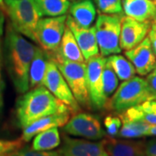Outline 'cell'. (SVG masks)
I'll list each match as a JSON object with an SVG mask.
<instances>
[{"label": "cell", "instance_id": "obj_43", "mask_svg": "<svg viewBox=\"0 0 156 156\" xmlns=\"http://www.w3.org/2000/svg\"><path fill=\"white\" fill-rule=\"evenodd\" d=\"M5 156H9V155H5Z\"/></svg>", "mask_w": 156, "mask_h": 156}, {"label": "cell", "instance_id": "obj_15", "mask_svg": "<svg viewBox=\"0 0 156 156\" xmlns=\"http://www.w3.org/2000/svg\"><path fill=\"white\" fill-rule=\"evenodd\" d=\"M102 140L108 156H146V142L142 140H118L111 136Z\"/></svg>", "mask_w": 156, "mask_h": 156}, {"label": "cell", "instance_id": "obj_10", "mask_svg": "<svg viewBox=\"0 0 156 156\" xmlns=\"http://www.w3.org/2000/svg\"><path fill=\"white\" fill-rule=\"evenodd\" d=\"M63 131L73 136L100 140L106 136L98 117L89 113L76 112L63 127Z\"/></svg>", "mask_w": 156, "mask_h": 156}, {"label": "cell", "instance_id": "obj_14", "mask_svg": "<svg viewBox=\"0 0 156 156\" xmlns=\"http://www.w3.org/2000/svg\"><path fill=\"white\" fill-rule=\"evenodd\" d=\"M66 25L72 31L85 61L99 54V48L95 38V26L89 28L82 27L75 22L70 15L67 16Z\"/></svg>", "mask_w": 156, "mask_h": 156}, {"label": "cell", "instance_id": "obj_25", "mask_svg": "<svg viewBox=\"0 0 156 156\" xmlns=\"http://www.w3.org/2000/svg\"><path fill=\"white\" fill-rule=\"evenodd\" d=\"M120 116L129 120L143 122L150 125H156V114L145 111L139 105L130 108L122 113H120Z\"/></svg>", "mask_w": 156, "mask_h": 156}, {"label": "cell", "instance_id": "obj_3", "mask_svg": "<svg viewBox=\"0 0 156 156\" xmlns=\"http://www.w3.org/2000/svg\"><path fill=\"white\" fill-rule=\"evenodd\" d=\"M5 11L18 33L36 43V28L42 17L34 0H5Z\"/></svg>", "mask_w": 156, "mask_h": 156}, {"label": "cell", "instance_id": "obj_2", "mask_svg": "<svg viewBox=\"0 0 156 156\" xmlns=\"http://www.w3.org/2000/svg\"><path fill=\"white\" fill-rule=\"evenodd\" d=\"M66 111L70 109L44 86L25 92L17 100L16 105V116L21 128H26L43 117Z\"/></svg>", "mask_w": 156, "mask_h": 156}, {"label": "cell", "instance_id": "obj_34", "mask_svg": "<svg viewBox=\"0 0 156 156\" xmlns=\"http://www.w3.org/2000/svg\"><path fill=\"white\" fill-rule=\"evenodd\" d=\"M139 106L145 111L156 114V101H147Z\"/></svg>", "mask_w": 156, "mask_h": 156}, {"label": "cell", "instance_id": "obj_18", "mask_svg": "<svg viewBox=\"0 0 156 156\" xmlns=\"http://www.w3.org/2000/svg\"><path fill=\"white\" fill-rule=\"evenodd\" d=\"M49 58L50 55L46 50L36 46L35 54L29 70V85L30 89L43 86Z\"/></svg>", "mask_w": 156, "mask_h": 156}, {"label": "cell", "instance_id": "obj_33", "mask_svg": "<svg viewBox=\"0 0 156 156\" xmlns=\"http://www.w3.org/2000/svg\"><path fill=\"white\" fill-rule=\"evenodd\" d=\"M146 156H156V139L150 140L146 143Z\"/></svg>", "mask_w": 156, "mask_h": 156}, {"label": "cell", "instance_id": "obj_13", "mask_svg": "<svg viewBox=\"0 0 156 156\" xmlns=\"http://www.w3.org/2000/svg\"><path fill=\"white\" fill-rule=\"evenodd\" d=\"M125 56L132 62L136 73L140 76H147L154 70L156 56L151 47L148 37L129 50H125Z\"/></svg>", "mask_w": 156, "mask_h": 156}, {"label": "cell", "instance_id": "obj_29", "mask_svg": "<svg viewBox=\"0 0 156 156\" xmlns=\"http://www.w3.org/2000/svg\"><path fill=\"white\" fill-rule=\"evenodd\" d=\"M122 123L120 116L109 115L104 118V127L106 128L107 134L111 137L118 134L122 128Z\"/></svg>", "mask_w": 156, "mask_h": 156}, {"label": "cell", "instance_id": "obj_16", "mask_svg": "<svg viewBox=\"0 0 156 156\" xmlns=\"http://www.w3.org/2000/svg\"><path fill=\"white\" fill-rule=\"evenodd\" d=\"M70 111L61 112L44 116L23 128L21 139L23 141H30L33 137L43 131L51 128H58L64 126L69 120Z\"/></svg>", "mask_w": 156, "mask_h": 156}, {"label": "cell", "instance_id": "obj_9", "mask_svg": "<svg viewBox=\"0 0 156 156\" xmlns=\"http://www.w3.org/2000/svg\"><path fill=\"white\" fill-rule=\"evenodd\" d=\"M66 18L65 15L40 18L36 28V43L47 52H55L66 28Z\"/></svg>", "mask_w": 156, "mask_h": 156}, {"label": "cell", "instance_id": "obj_42", "mask_svg": "<svg viewBox=\"0 0 156 156\" xmlns=\"http://www.w3.org/2000/svg\"><path fill=\"white\" fill-rule=\"evenodd\" d=\"M151 1H153L154 3H156V0H151Z\"/></svg>", "mask_w": 156, "mask_h": 156}, {"label": "cell", "instance_id": "obj_21", "mask_svg": "<svg viewBox=\"0 0 156 156\" xmlns=\"http://www.w3.org/2000/svg\"><path fill=\"white\" fill-rule=\"evenodd\" d=\"M61 144L60 134L57 128H51L37 134L32 142V149L36 151H50Z\"/></svg>", "mask_w": 156, "mask_h": 156}, {"label": "cell", "instance_id": "obj_12", "mask_svg": "<svg viewBox=\"0 0 156 156\" xmlns=\"http://www.w3.org/2000/svg\"><path fill=\"white\" fill-rule=\"evenodd\" d=\"M62 139V146L58 150L62 156H108L103 140L94 142L74 139L65 134Z\"/></svg>", "mask_w": 156, "mask_h": 156}, {"label": "cell", "instance_id": "obj_4", "mask_svg": "<svg viewBox=\"0 0 156 156\" xmlns=\"http://www.w3.org/2000/svg\"><path fill=\"white\" fill-rule=\"evenodd\" d=\"M147 101H151L146 79L133 76L123 81L108 101L107 108L117 113H122L130 108L138 106Z\"/></svg>", "mask_w": 156, "mask_h": 156}, {"label": "cell", "instance_id": "obj_17", "mask_svg": "<svg viewBox=\"0 0 156 156\" xmlns=\"http://www.w3.org/2000/svg\"><path fill=\"white\" fill-rule=\"evenodd\" d=\"M126 16L137 21H151L155 11V4L151 0H122Z\"/></svg>", "mask_w": 156, "mask_h": 156}, {"label": "cell", "instance_id": "obj_1", "mask_svg": "<svg viewBox=\"0 0 156 156\" xmlns=\"http://www.w3.org/2000/svg\"><path fill=\"white\" fill-rule=\"evenodd\" d=\"M36 46L18 33L11 25L8 26L5 39V56L7 70L15 89L24 94L30 89L29 70Z\"/></svg>", "mask_w": 156, "mask_h": 156}, {"label": "cell", "instance_id": "obj_28", "mask_svg": "<svg viewBox=\"0 0 156 156\" xmlns=\"http://www.w3.org/2000/svg\"><path fill=\"white\" fill-rule=\"evenodd\" d=\"M23 140L21 138L18 140L0 139V156H5L23 147Z\"/></svg>", "mask_w": 156, "mask_h": 156}, {"label": "cell", "instance_id": "obj_31", "mask_svg": "<svg viewBox=\"0 0 156 156\" xmlns=\"http://www.w3.org/2000/svg\"><path fill=\"white\" fill-rule=\"evenodd\" d=\"M146 81L149 90L151 101H156V70L151 71L147 75Z\"/></svg>", "mask_w": 156, "mask_h": 156}, {"label": "cell", "instance_id": "obj_30", "mask_svg": "<svg viewBox=\"0 0 156 156\" xmlns=\"http://www.w3.org/2000/svg\"><path fill=\"white\" fill-rule=\"evenodd\" d=\"M9 156H62L59 151H36L32 148L21 147L11 153Z\"/></svg>", "mask_w": 156, "mask_h": 156}, {"label": "cell", "instance_id": "obj_24", "mask_svg": "<svg viewBox=\"0 0 156 156\" xmlns=\"http://www.w3.org/2000/svg\"><path fill=\"white\" fill-rule=\"evenodd\" d=\"M120 118L122 120V126L117 135L124 139H134L146 136L147 132L151 126L150 124L143 122L129 120L122 116H120Z\"/></svg>", "mask_w": 156, "mask_h": 156}, {"label": "cell", "instance_id": "obj_5", "mask_svg": "<svg viewBox=\"0 0 156 156\" xmlns=\"http://www.w3.org/2000/svg\"><path fill=\"white\" fill-rule=\"evenodd\" d=\"M49 55L55 61L62 75L66 80L78 104L85 108H91L86 62L69 61L55 53H49Z\"/></svg>", "mask_w": 156, "mask_h": 156}, {"label": "cell", "instance_id": "obj_22", "mask_svg": "<svg viewBox=\"0 0 156 156\" xmlns=\"http://www.w3.org/2000/svg\"><path fill=\"white\" fill-rule=\"evenodd\" d=\"M41 16L58 17L67 13L70 2L69 0H34Z\"/></svg>", "mask_w": 156, "mask_h": 156}, {"label": "cell", "instance_id": "obj_38", "mask_svg": "<svg viewBox=\"0 0 156 156\" xmlns=\"http://www.w3.org/2000/svg\"><path fill=\"white\" fill-rule=\"evenodd\" d=\"M156 5V3H154ZM152 23H154L156 25V8H155V11H154V16H153V18H152Z\"/></svg>", "mask_w": 156, "mask_h": 156}, {"label": "cell", "instance_id": "obj_35", "mask_svg": "<svg viewBox=\"0 0 156 156\" xmlns=\"http://www.w3.org/2000/svg\"><path fill=\"white\" fill-rule=\"evenodd\" d=\"M4 21H5V16L3 11H0V38L3 36L4 32Z\"/></svg>", "mask_w": 156, "mask_h": 156}, {"label": "cell", "instance_id": "obj_32", "mask_svg": "<svg viewBox=\"0 0 156 156\" xmlns=\"http://www.w3.org/2000/svg\"><path fill=\"white\" fill-rule=\"evenodd\" d=\"M147 37L149 39L152 50L156 56V25L154 23H151V27L147 34Z\"/></svg>", "mask_w": 156, "mask_h": 156}, {"label": "cell", "instance_id": "obj_19", "mask_svg": "<svg viewBox=\"0 0 156 156\" xmlns=\"http://www.w3.org/2000/svg\"><path fill=\"white\" fill-rule=\"evenodd\" d=\"M69 14L75 22L84 28L91 27L96 15L92 0H78L70 4Z\"/></svg>", "mask_w": 156, "mask_h": 156}, {"label": "cell", "instance_id": "obj_23", "mask_svg": "<svg viewBox=\"0 0 156 156\" xmlns=\"http://www.w3.org/2000/svg\"><path fill=\"white\" fill-rule=\"evenodd\" d=\"M107 62L111 66L115 72L118 79L122 81H126L128 79L134 76L136 70L134 69L132 62L127 57H124L122 55L114 54L108 56L107 58Z\"/></svg>", "mask_w": 156, "mask_h": 156}, {"label": "cell", "instance_id": "obj_11", "mask_svg": "<svg viewBox=\"0 0 156 156\" xmlns=\"http://www.w3.org/2000/svg\"><path fill=\"white\" fill-rule=\"evenodd\" d=\"M151 21L140 22L128 16L122 17L120 46L129 50L140 44L147 37L151 27Z\"/></svg>", "mask_w": 156, "mask_h": 156}, {"label": "cell", "instance_id": "obj_26", "mask_svg": "<svg viewBox=\"0 0 156 156\" xmlns=\"http://www.w3.org/2000/svg\"><path fill=\"white\" fill-rule=\"evenodd\" d=\"M102 82H103V91L108 101V99L115 92L118 87V76L111 66L107 62V61L103 68Z\"/></svg>", "mask_w": 156, "mask_h": 156}, {"label": "cell", "instance_id": "obj_36", "mask_svg": "<svg viewBox=\"0 0 156 156\" xmlns=\"http://www.w3.org/2000/svg\"><path fill=\"white\" fill-rule=\"evenodd\" d=\"M146 136H156V125H151Z\"/></svg>", "mask_w": 156, "mask_h": 156}, {"label": "cell", "instance_id": "obj_20", "mask_svg": "<svg viewBox=\"0 0 156 156\" xmlns=\"http://www.w3.org/2000/svg\"><path fill=\"white\" fill-rule=\"evenodd\" d=\"M50 53V52H49ZM57 54L62 58L69 60V61L77 62H85L83 55L78 46L77 42L75 38L72 31L68 28L66 25V28L64 30V32L62 37L61 43L58 47V49L52 52Z\"/></svg>", "mask_w": 156, "mask_h": 156}, {"label": "cell", "instance_id": "obj_6", "mask_svg": "<svg viewBox=\"0 0 156 156\" xmlns=\"http://www.w3.org/2000/svg\"><path fill=\"white\" fill-rule=\"evenodd\" d=\"M122 15H109L99 12L95 24V38L101 56L119 54Z\"/></svg>", "mask_w": 156, "mask_h": 156}, {"label": "cell", "instance_id": "obj_37", "mask_svg": "<svg viewBox=\"0 0 156 156\" xmlns=\"http://www.w3.org/2000/svg\"><path fill=\"white\" fill-rule=\"evenodd\" d=\"M3 107V94H2V88H0V111Z\"/></svg>", "mask_w": 156, "mask_h": 156}, {"label": "cell", "instance_id": "obj_7", "mask_svg": "<svg viewBox=\"0 0 156 156\" xmlns=\"http://www.w3.org/2000/svg\"><path fill=\"white\" fill-rule=\"evenodd\" d=\"M107 58L101 54L92 56L86 61L87 81L91 108L95 110L107 108L108 98L103 91L102 73Z\"/></svg>", "mask_w": 156, "mask_h": 156}, {"label": "cell", "instance_id": "obj_27", "mask_svg": "<svg viewBox=\"0 0 156 156\" xmlns=\"http://www.w3.org/2000/svg\"><path fill=\"white\" fill-rule=\"evenodd\" d=\"M98 11L103 14L122 15V0H95Z\"/></svg>", "mask_w": 156, "mask_h": 156}, {"label": "cell", "instance_id": "obj_8", "mask_svg": "<svg viewBox=\"0 0 156 156\" xmlns=\"http://www.w3.org/2000/svg\"><path fill=\"white\" fill-rule=\"evenodd\" d=\"M43 86L50 90L58 100L63 102L70 109V111L76 113L79 112L80 105L76 100L71 89L62 75L55 61L50 56L47 63Z\"/></svg>", "mask_w": 156, "mask_h": 156}, {"label": "cell", "instance_id": "obj_39", "mask_svg": "<svg viewBox=\"0 0 156 156\" xmlns=\"http://www.w3.org/2000/svg\"><path fill=\"white\" fill-rule=\"evenodd\" d=\"M0 57H1V53H0ZM0 88H2V81H1V58H0Z\"/></svg>", "mask_w": 156, "mask_h": 156}, {"label": "cell", "instance_id": "obj_41", "mask_svg": "<svg viewBox=\"0 0 156 156\" xmlns=\"http://www.w3.org/2000/svg\"><path fill=\"white\" fill-rule=\"evenodd\" d=\"M154 70H156V62H155V65H154Z\"/></svg>", "mask_w": 156, "mask_h": 156}, {"label": "cell", "instance_id": "obj_40", "mask_svg": "<svg viewBox=\"0 0 156 156\" xmlns=\"http://www.w3.org/2000/svg\"><path fill=\"white\" fill-rule=\"evenodd\" d=\"M3 3H4V0H0V5H3Z\"/></svg>", "mask_w": 156, "mask_h": 156}]
</instances>
